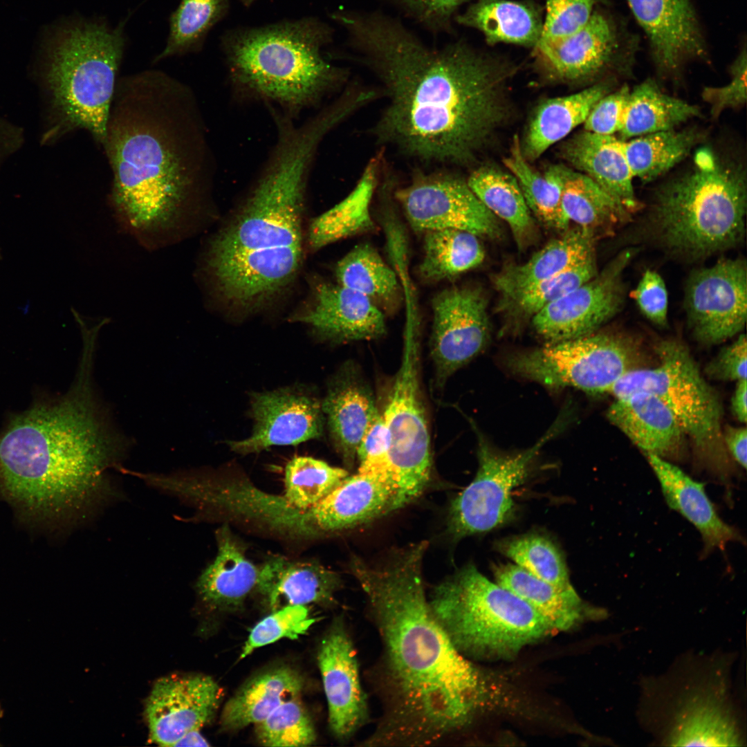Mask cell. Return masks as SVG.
<instances>
[{"mask_svg": "<svg viewBox=\"0 0 747 747\" xmlns=\"http://www.w3.org/2000/svg\"><path fill=\"white\" fill-rule=\"evenodd\" d=\"M358 62L380 80L387 103L373 133L427 163L468 165L506 120L512 68L463 41L432 48L380 10H339Z\"/></svg>", "mask_w": 747, "mask_h": 747, "instance_id": "1", "label": "cell"}, {"mask_svg": "<svg viewBox=\"0 0 747 747\" xmlns=\"http://www.w3.org/2000/svg\"><path fill=\"white\" fill-rule=\"evenodd\" d=\"M427 548V542L416 543L377 566L351 560L381 643L367 675L381 712L360 746L443 744L470 725L481 705L479 670L430 609L422 575Z\"/></svg>", "mask_w": 747, "mask_h": 747, "instance_id": "2", "label": "cell"}, {"mask_svg": "<svg viewBox=\"0 0 747 747\" xmlns=\"http://www.w3.org/2000/svg\"><path fill=\"white\" fill-rule=\"evenodd\" d=\"M204 123L192 90L159 70L119 77L101 148L109 201L143 241L175 234L211 177Z\"/></svg>", "mask_w": 747, "mask_h": 747, "instance_id": "3", "label": "cell"}, {"mask_svg": "<svg viewBox=\"0 0 747 747\" xmlns=\"http://www.w3.org/2000/svg\"><path fill=\"white\" fill-rule=\"evenodd\" d=\"M93 352L83 349L68 394L16 416L0 435L1 488L30 515L84 512L113 493L106 472L121 448L95 398Z\"/></svg>", "mask_w": 747, "mask_h": 747, "instance_id": "4", "label": "cell"}, {"mask_svg": "<svg viewBox=\"0 0 747 747\" xmlns=\"http://www.w3.org/2000/svg\"><path fill=\"white\" fill-rule=\"evenodd\" d=\"M320 144L310 129H280L243 205L213 239L208 266L218 291L232 304L260 306L297 275L305 192Z\"/></svg>", "mask_w": 747, "mask_h": 747, "instance_id": "5", "label": "cell"}, {"mask_svg": "<svg viewBox=\"0 0 747 747\" xmlns=\"http://www.w3.org/2000/svg\"><path fill=\"white\" fill-rule=\"evenodd\" d=\"M746 205L744 163L703 147L689 170L656 190L646 228L669 255L697 261L741 243Z\"/></svg>", "mask_w": 747, "mask_h": 747, "instance_id": "6", "label": "cell"}, {"mask_svg": "<svg viewBox=\"0 0 747 747\" xmlns=\"http://www.w3.org/2000/svg\"><path fill=\"white\" fill-rule=\"evenodd\" d=\"M735 654L688 652L640 682L638 719L661 746H746Z\"/></svg>", "mask_w": 747, "mask_h": 747, "instance_id": "7", "label": "cell"}, {"mask_svg": "<svg viewBox=\"0 0 747 747\" xmlns=\"http://www.w3.org/2000/svg\"><path fill=\"white\" fill-rule=\"evenodd\" d=\"M333 36L326 23L304 17L232 30L221 47L237 89L295 112L315 105L347 78L345 69L322 53Z\"/></svg>", "mask_w": 747, "mask_h": 747, "instance_id": "8", "label": "cell"}, {"mask_svg": "<svg viewBox=\"0 0 747 747\" xmlns=\"http://www.w3.org/2000/svg\"><path fill=\"white\" fill-rule=\"evenodd\" d=\"M124 22L112 28L98 19H81L51 39L46 78L53 134L84 130L101 147L125 47Z\"/></svg>", "mask_w": 747, "mask_h": 747, "instance_id": "9", "label": "cell"}, {"mask_svg": "<svg viewBox=\"0 0 747 747\" xmlns=\"http://www.w3.org/2000/svg\"><path fill=\"white\" fill-rule=\"evenodd\" d=\"M428 602L451 643L467 658H510L555 631L526 602L471 564L437 584Z\"/></svg>", "mask_w": 747, "mask_h": 747, "instance_id": "10", "label": "cell"}, {"mask_svg": "<svg viewBox=\"0 0 747 747\" xmlns=\"http://www.w3.org/2000/svg\"><path fill=\"white\" fill-rule=\"evenodd\" d=\"M655 351L657 365L631 370L609 394L618 398L645 391L657 396L692 440L701 461L721 481H728L730 464L723 441V409L718 394L681 340H662Z\"/></svg>", "mask_w": 747, "mask_h": 747, "instance_id": "11", "label": "cell"}, {"mask_svg": "<svg viewBox=\"0 0 747 747\" xmlns=\"http://www.w3.org/2000/svg\"><path fill=\"white\" fill-rule=\"evenodd\" d=\"M418 326L406 325L401 364L382 413L389 465L397 486L394 510L414 501L431 477L430 435L419 378Z\"/></svg>", "mask_w": 747, "mask_h": 747, "instance_id": "12", "label": "cell"}, {"mask_svg": "<svg viewBox=\"0 0 747 747\" xmlns=\"http://www.w3.org/2000/svg\"><path fill=\"white\" fill-rule=\"evenodd\" d=\"M636 344L618 333H592L513 354L507 366L514 374L553 388L573 387L609 394L638 365Z\"/></svg>", "mask_w": 747, "mask_h": 747, "instance_id": "13", "label": "cell"}, {"mask_svg": "<svg viewBox=\"0 0 747 747\" xmlns=\"http://www.w3.org/2000/svg\"><path fill=\"white\" fill-rule=\"evenodd\" d=\"M569 416L564 411L532 447L515 454L493 448L477 430L479 468L472 482L450 504L448 531L452 537L459 540L489 531L513 517V490L528 477L541 448L562 430Z\"/></svg>", "mask_w": 747, "mask_h": 747, "instance_id": "14", "label": "cell"}, {"mask_svg": "<svg viewBox=\"0 0 747 747\" xmlns=\"http://www.w3.org/2000/svg\"><path fill=\"white\" fill-rule=\"evenodd\" d=\"M397 486L388 470H358L304 509L286 503L281 526L293 537H321L355 528L394 511Z\"/></svg>", "mask_w": 747, "mask_h": 747, "instance_id": "15", "label": "cell"}, {"mask_svg": "<svg viewBox=\"0 0 747 747\" xmlns=\"http://www.w3.org/2000/svg\"><path fill=\"white\" fill-rule=\"evenodd\" d=\"M632 39L609 14L594 10L586 24L561 38L535 47L541 63L564 80H593L631 72L636 50Z\"/></svg>", "mask_w": 747, "mask_h": 747, "instance_id": "16", "label": "cell"}, {"mask_svg": "<svg viewBox=\"0 0 747 747\" xmlns=\"http://www.w3.org/2000/svg\"><path fill=\"white\" fill-rule=\"evenodd\" d=\"M394 198L417 232L458 229L495 237L496 216L479 201L467 181L443 172H418L411 182L395 188Z\"/></svg>", "mask_w": 747, "mask_h": 747, "instance_id": "17", "label": "cell"}, {"mask_svg": "<svg viewBox=\"0 0 747 747\" xmlns=\"http://www.w3.org/2000/svg\"><path fill=\"white\" fill-rule=\"evenodd\" d=\"M684 308L688 327L702 344H719L741 332L747 317L746 260L721 259L693 270L685 287Z\"/></svg>", "mask_w": 747, "mask_h": 747, "instance_id": "18", "label": "cell"}, {"mask_svg": "<svg viewBox=\"0 0 747 747\" xmlns=\"http://www.w3.org/2000/svg\"><path fill=\"white\" fill-rule=\"evenodd\" d=\"M636 253L621 251L602 270L533 316V324L549 342L595 333L622 308L625 299L624 270Z\"/></svg>", "mask_w": 747, "mask_h": 747, "instance_id": "19", "label": "cell"}, {"mask_svg": "<svg viewBox=\"0 0 747 747\" xmlns=\"http://www.w3.org/2000/svg\"><path fill=\"white\" fill-rule=\"evenodd\" d=\"M432 308L431 356L443 383L486 347L490 332L486 302L476 288L455 287L436 294Z\"/></svg>", "mask_w": 747, "mask_h": 747, "instance_id": "20", "label": "cell"}, {"mask_svg": "<svg viewBox=\"0 0 747 747\" xmlns=\"http://www.w3.org/2000/svg\"><path fill=\"white\" fill-rule=\"evenodd\" d=\"M317 653L330 730L338 739L348 741L367 724L369 710L356 649L343 620L333 622Z\"/></svg>", "mask_w": 747, "mask_h": 747, "instance_id": "21", "label": "cell"}, {"mask_svg": "<svg viewBox=\"0 0 747 747\" xmlns=\"http://www.w3.org/2000/svg\"><path fill=\"white\" fill-rule=\"evenodd\" d=\"M251 406L255 421L251 435L228 443L238 454L257 453L275 445H297L322 435V403L302 389L286 387L255 393Z\"/></svg>", "mask_w": 747, "mask_h": 747, "instance_id": "22", "label": "cell"}, {"mask_svg": "<svg viewBox=\"0 0 747 747\" xmlns=\"http://www.w3.org/2000/svg\"><path fill=\"white\" fill-rule=\"evenodd\" d=\"M221 698V688L210 676L160 679L145 706L151 741L161 746H175L186 733L200 730L212 719Z\"/></svg>", "mask_w": 747, "mask_h": 747, "instance_id": "23", "label": "cell"}, {"mask_svg": "<svg viewBox=\"0 0 747 747\" xmlns=\"http://www.w3.org/2000/svg\"><path fill=\"white\" fill-rule=\"evenodd\" d=\"M627 1L649 39L659 73L674 75L687 62L706 57V45L690 0Z\"/></svg>", "mask_w": 747, "mask_h": 747, "instance_id": "24", "label": "cell"}, {"mask_svg": "<svg viewBox=\"0 0 747 747\" xmlns=\"http://www.w3.org/2000/svg\"><path fill=\"white\" fill-rule=\"evenodd\" d=\"M295 320L334 342L370 340L386 333L384 315L376 303L340 284L317 283L311 305Z\"/></svg>", "mask_w": 747, "mask_h": 747, "instance_id": "25", "label": "cell"}, {"mask_svg": "<svg viewBox=\"0 0 747 747\" xmlns=\"http://www.w3.org/2000/svg\"><path fill=\"white\" fill-rule=\"evenodd\" d=\"M607 416L645 454L667 460L681 456L685 434L673 413L655 395L636 391L616 398Z\"/></svg>", "mask_w": 747, "mask_h": 747, "instance_id": "26", "label": "cell"}, {"mask_svg": "<svg viewBox=\"0 0 747 747\" xmlns=\"http://www.w3.org/2000/svg\"><path fill=\"white\" fill-rule=\"evenodd\" d=\"M668 506L679 512L699 532L703 553L724 550L730 542L744 543L739 531L726 523L708 497L703 483L699 482L674 464L658 456L647 454Z\"/></svg>", "mask_w": 747, "mask_h": 747, "instance_id": "27", "label": "cell"}, {"mask_svg": "<svg viewBox=\"0 0 747 747\" xmlns=\"http://www.w3.org/2000/svg\"><path fill=\"white\" fill-rule=\"evenodd\" d=\"M560 154L631 214L640 208L634 191V176L623 151L622 140L614 136L584 130L566 140L561 146Z\"/></svg>", "mask_w": 747, "mask_h": 747, "instance_id": "28", "label": "cell"}, {"mask_svg": "<svg viewBox=\"0 0 747 747\" xmlns=\"http://www.w3.org/2000/svg\"><path fill=\"white\" fill-rule=\"evenodd\" d=\"M322 409L335 448L351 465L362 436L379 413L371 389L353 366L347 365L332 380Z\"/></svg>", "mask_w": 747, "mask_h": 747, "instance_id": "29", "label": "cell"}, {"mask_svg": "<svg viewBox=\"0 0 747 747\" xmlns=\"http://www.w3.org/2000/svg\"><path fill=\"white\" fill-rule=\"evenodd\" d=\"M341 586L340 575L320 564L276 557L259 569L257 588L275 611L282 605L332 604Z\"/></svg>", "mask_w": 747, "mask_h": 747, "instance_id": "30", "label": "cell"}, {"mask_svg": "<svg viewBox=\"0 0 747 747\" xmlns=\"http://www.w3.org/2000/svg\"><path fill=\"white\" fill-rule=\"evenodd\" d=\"M496 583L526 602L555 631H567L583 621L603 617L602 609L588 606L574 589L557 588L515 564L494 568Z\"/></svg>", "mask_w": 747, "mask_h": 747, "instance_id": "31", "label": "cell"}, {"mask_svg": "<svg viewBox=\"0 0 747 747\" xmlns=\"http://www.w3.org/2000/svg\"><path fill=\"white\" fill-rule=\"evenodd\" d=\"M216 556L200 575L196 589L209 605L233 609L257 588L259 569L247 558L243 546L227 525L216 531Z\"/></svg>", "mask_w": 747, "mask_h": 747, "instance_id": "32", "label": "cell"}, {"mask_svg": "<svg viewBox=\"0 0 747 747\" xmlns=\"http://www.w3.org/2000/svg\"><path fill=\"white\" fill-rule=\"evenodd\" d=\"M615 77L580 92L543 102L535 111L526 131L522 151L528 161L539 158L551 145L584 123L595 104L612 91Z\"/></svg>", "mask_w": 747, "mask_h": 747, "instance_id": "33", "label": "cell"}, {"mask_svg": "<svg viewBox=\"0 0 747 747\" xmlns=\"http://www.w3.org/2000/svg\"><path fill=\"white\" fill-rule=\"evenodd\" d=\"M383 160L381 154L372 158L349 194L313 221L308 237L312 249L317 250L340 239L374 230L371 204Z\"/></svg>", "mask_w": 747, "mask_h": 747, "instance_id": "34", "label": "cell"}, {"mask_svg": "<svg viewBox=\"0 0 747 747\" xmlns=\"http://www.w3.org/2000/svg\"><path fill=\"white\" fill-rule=\"evenodd\" d=\"M454 19L479 30L492 45L502 42L535 48L543 28L540 11L525 1L476 0Z\"/></svg>", "mask_w": 747, "mask_h": 747, "instance_id": "35", "label": "cell"}, {"mask_svg": "<svg viewBox=\"0 0 747 747\" xmlns=\"http://www.w3.org/2000/svg\"><path fill=\"white\" fill-rule=\"evenodd\" d=\"M593 234L580 228L553 240L526 262L509 265L494 277V284L505 299L551 278L594 255Z\"/></svg>", "mask_w": 747, "mask_h": 747, "instance_id": "36", "label": "cell"}, {"mask_svg": "<svg viewBox=\"0 0 747 747\" xmlns=\"http://www.w3.org/2000/svg\"><path fill=\"white\" fill-rule=\"evenodd\" d=\"M303 685L300 675L288 667L264 672L248 681L226 703L221 724L231 730L257 724L285 701L298 697Z\"/></svg>", "mask_w": 747, "mask_h": 747, "instance_id": "37", "label": "cell"}, {"mask_svg": "<svg viewBox=\"0 0 747 747\" xmlns=\"http://www.w3.org/2000/svg\"><path fill=\"white\" fill-rule=\"evenodd\" d=\"M700 115L698 106L664 93L654 80L647 79L631 90L618 138L672 129Z\"/></svg>", "mask_w": 747, "mask_h": 747, "instance_id": "38", "label": "cell"}, {"mask_svg": "<svg viewBox=\"0 0 747 747\" xmlns=\"http://www.w3.org/2000/svg\"><path fill=\"white\" fill-rule=\"evenodd\" d=\"M562 205L569 221L591 232H613L631 213L587 175L565 168Z\"/></svg>", "mask_w": 747, "mask_h": 747, "instance_id": "39", "label": "cell"}, {"mask_svg": "<svg viewBox=\"0 0 747 747\" xmlns=\"http://www.w3.org/2000/svg\"><path fill=\"white\" fill-rule=\"evenodd\" d=\"M504 163L517 180L530 211L549 226L566 229L569 221L562 205L566 167L552 165L543 174L537 172L523 155L517 136Z\"/></svg>", "mask_w": 747, "mask_h": 747, "instance_id": "40", "label": "cell"}, {"mask_svg": "<svg viewBox=\"0 0 747 747\" xmlns=\"http://www.w3.org/2000/svg\"><path fill=\"white\" fill-rule=\"evenodd\" d=\"M703 139L697 127L672 129L622 140V147L634 178L649 182L680 163Z\"/></svg>", "mask_w": 747, "mask_h": 747, "instance_id": "41", "label": "cell"}, {"mask_svg": "<svg viewBox=\"0 0 747 747\" xmlns=\"http://www.w3.org/2000/svg\"><path fill=\"white\" fill-rule=\"evenodd\" d=\"M479 201L507 223L522 247L533 234L535 224L515 178L491 167L473 171L466 181Z\"/></svg>", "mask_w": 747, "mask_h": 747, "instance_id": "42", "label": "cell"}, {"mask_svg": "<svg viewBox=\"0 0 747 747\" xmlns=\"http://www.w3.org/2000/svg\"><path fill=\"white\" fill-rule=\"evenodd\" d=\"M420 276L429 282L454 277L481 264L485 252L477 236L458 229L425 232Z\"/></svg>", "mask_w": 747, "mask_h": 747, "instance_id": "43", "label": "cell"}, {"mask_svg": "<svg viewBox=\"0 0 747 747\" xmlns=\"http://www.w3.org/2000/svg\"><path fill=\"white\" fill-rule=\"evenodd\" d=\"M229 0H181L169 18V33L154 62L198 51L210 30L227 14Z\"/></svg>", "mask_w": 747, "mask_h": 747, "instance_id": "44", "label": "cell"}, {"mask_svg": "<svg viewBox=\"0 0 747 747\" xmlns=\"http://www.w3.org/2000/svg\"><path fill=\"white\" fill-rule=\"evenodd\" d=\"M338 284L376 303L391 302L397 295L398 279L377 250L368 243L353 248L335 269Z\"/></svg>", "mask_w": 747, "mask_h": 747, "instance_id": "45", "label": "cell"}, {"mask_svg": "<svg viewBox=\"0 0 747 747\" xmlns=\"http://www.w3.org/2000/svg\"><path fill=\"white\" fill-rule=\"evenodd\" d=\"M348 476L344 469L311 456H297L285 469L286 501L307 508L324 499Z\"/></svg>", "mask_w": 747, "mask_h": 747, "instance_id": "46", "label": "cell"}, {"mask_svg": "<svg viewBox=\"0 0 747 747\" xmlns=\"http://www.w3.org/2000/svg\"><path fill=\"white\" fill-rule=\"evenodd\" d=\"M498 548L536 578L560 589H573L564 558L548 538L538 534L522 535L504 540Z\"/></svg>", "mask_w": 747, "mask_h": 747, "instance_id": "47", "label": "cell"}, {"mask_svg": "<svg viewBox=\"0 0 747 747\" xmlns=\"http://www.w3.org/2000/svg\"><path fill=\"white\" fill-rule=\"evenodd\" d=\"M597 274L595 257L592 255L551 278L518 292L508 301L518 315L533 317L544 306L564 297Z\"/></svg>", "mask_w": 747, "mask_h": 747, "instance_id": "48", "label": "cell"}, {"mask_svg": "<svg viewBox=\"0 0 747 747\" xmlns=\"http://www.w3.org/2000/svg\"><path fill=\"white\" fill-rule=\"evenodd\" d=\"M257 725V735L266 746H307L315 742L312 721L297 697L277 707Z\"/></svg>", "mask_w": 747, "mask_h": 747, "instance_id": "49", "label": "cell"}, {"mask_svg": "<svg viewBox=\"0 0 747 747\" xmlns=\"http://www.w3.org/2000/svg\"><path fill=\"white\" fill-rule=\"evenodd\" d=\"M315 620L305 605H286L275 610L252 628L243 646L240 658L281 638H298L306 634Z\"/></svg>", "mask_w": 747, "mask_h": 747, "instance_id": "50", "label": "cell"}, {"mask_svg": "<svg viewBox=\"0 0 747 747\" xmlns=\"http://www.w3.org/2000/svg\"><path fill=\"white\" fill-rule=\"evenodd\" d=\"M546 6L540 42L567 36L584 26L600 0H544Z\"/></svg>", "mask_w": 747, "mask_h": 747, "instance_id": "51", "label": "cell"}, {"mask_svg": "<svg viewBox=\"0 0 747 747\" xmlns=\"http://www.w3.org/2000/svg\"><path fill=\"white\" fill-rule=\"evenodd\" d=\"M630 92L624 84L602 97L584 122V130L602 135L618 133L625 122Z\"/></svg>", "mask_w": 747, "mask_h": 747, "instance_id": "52", "label": "cell"}, {"mask_svg": "<svg viewBox=\"0 0 747 747\" xmlns=\"http://www.w3.org/2000/svg\"><path fill=\"white\" fill-rule=\"evenodd\" d=\"M746 52L744 49L730 67L731 81L721 86H707L701 95L710 106L713 118H718L727 109L741 107L746 102Z\"/></svg>", "mask_w": 747, "mask_h": 747, "instance_id": "53", "label": "cell"}, {"mask_svg": "<svg viewBox=\"0 0 747 747\" xmlns=\"http://www.w3.org/2000/svg\"><path fill=\"white\" fill-rule=\"evenodd\" d=\"M466 0H394L403 12L433 33L449 32L454 14Z\"/></svg>", "mask_w": 747, "mask_h": 747, "instance_id": "54", "label": "cell"}, {"mask_svg": "<svg viewBox=\"0 0 747 747\" xmlns=\"http://www.w3.org/2000/svg\"><path fill=\"white\" fill-rule=\"evenodd\" d=\"M631 296L647 320L659 326L667 325V290L664 280L658 273L646 270Z\"/></svg>", "mask_w": 747, "mask_h": 747, "instance_id": "55", "label": "cell"}, {"mask_svg": "<svg viewBox=\"0 0 747 747\" xmlns=\"http://www.w3.org/2000/svg\"><path fill=\"white\" fill-rule=\"evenodd\" d=\"M388 453L387 430L382 415L379 412L369 425L358 445L356 452V459H358L360 465L358 470L390 471Z\"/></svg>", "mask_w": 747, "mask_h": 747, "instance_id": "56", "label": "cell"}, {"mask_svg": "<svg viewBox=\"0 0 747 747\" xmlns=\"http://www.w3.org/2000/svg\"><path fill=\"white\" fill-rule=\"evenodd\" d=\"M746 360V337L741 333L707 365L705 372L709 378L717 380L737 382L745 380Z\"/></svg>", "mask_w": 747, "mask_h": 747, "instance_id": "57", "label": "cell"}, {"mask_svg": "<svg viewBox=\"0 0 747 747\" xmlns=\"http://www.w3.org/2000/svg\"><path fill=\"white\" fill-rule=\"evenodd\" d=\"M723 441L732 459L744 470L747 465V430L746 427L726 426Z\"/></svg>", "mask_w": 747, "mask_h": 747, "instance_id": "58", "label": "cell"}, {"mask_svg": "<svg viewBox=\"0 0 747 747\" xmlns=\"http://www.w3.org/2000/svg\"><path fill=\"white\" fill-rule=\"evenodd\" d=\"M747 382L746 379L737 382L736 388L731 398V409L733 415L741 423L747 420Z\"/></svg>", "mask_w": 747, "mask_h": 747, "instance_id": "59", "label": "cell"}, {"mask_svg": "<svg viewBox=\"0 0 747 747\" xmlns=\"http://www.w3.org/2000/svg\"><path fill=\"white\" fill-rule=\"evenodd\" d=\"M208 741L199 732V730H193L183 735L175 746H209Z\"/></svg>", "mask_w": 747, "mask_h": 747, "instance_id": "60", "label": "cell"}, {"mask_svg": "<svg viewBox=\"0 0 747 747\" xmlns=\"http://www.w3.org/2000/svg\"><path fill=\"white\" fill-rule=\"evenodd\" d=\"M256 0H240L244 6H250Z\"/></svg>", "mask_w": 747, "mask_h": 747, "instance_id": "61", "label": "cell"}, {"mask_svg": "<svg viewBox=\"0 0 747 747\" xmlns=\"http://www.w3.org/2000/svg\"><path fill=\"white\" fill-rule=\"evenodd\" d=\"M3 709H2V708H1V705H0V718H1V717H2V716H3Z\"/></svg>", "mask_w": 747, "mask_h": 747, "instance_id": "62", "label": "cell"}]
</instances>
